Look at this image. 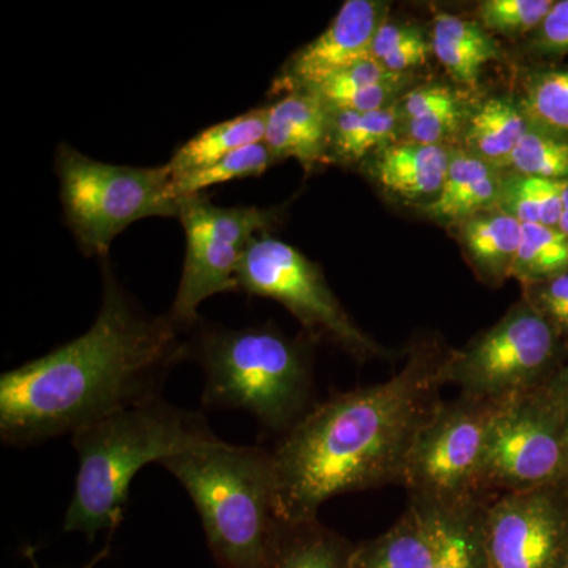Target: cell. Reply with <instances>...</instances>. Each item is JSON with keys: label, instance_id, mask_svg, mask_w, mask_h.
<instances>
[{"label": "cell", "instance_id": "7c38bea8", "mask_svg": "<svg viewBox=\"0 0 568 568\" xmlns=\"http://www.w3.org/2000/svg\"><path fill=\"white\" fill-rule=\"evenodd\" d=\"M485 568H560L568 556V487L489 496L481 507Z\"/></svg>", "mask_w": 568, "mask_h": 568}, {"label": "cell", "instance_id": "7402d4cb", "mask_svg": "<svg viewBox=\"0 0 568 568\" xmlns=\"http://www.w3.org/2000/svg\"><path fill=\"white\" fill-rule=\"evenodd\" d=\"M354 548L317 518L282 521L272 568H353Z\"/></svg>", "mask_w": 568, "mask_h": 568}, {"label": "cell", "instance_id": "d6986e66", "mask_svg": "<svg viewBox=\"0 0 568 568\" xmlns=\"http://www.w3.org/2000/svg\"><path fill=\"white\" fill-rule=\"evenodd\" d=\"M433 54L459 84L476 85L481 69L499 61L500 50L480 22L450 13L436 14L432 31Z\"/></svg>", "mask_w": 568, "mask_h": 568}, {"label": "cell", "instance_id": "277c9868", "mask_svg": "<svg viewBox=\"0 0 568 568\" xmlns=\"http://www.w3.org/2000/svg\"><path fill=\"white\" fill-rule=\"evenodd\" d=\"M192 497L222 568H272L280 523L271 450L215 439L163 459Z\"/></svg>", "mask_w": 568, "mask_h": 568}, {"label": "cell", "instance_id": "ba28073f", "mask_svg": "<svg viewBox=\"0 0 568 568\" xmlns=\"http://www.w3.org/2000/svg\"><path fill=\"white\" fill-rule=\"evenodd\" d=\"M500 399L467 394L440 399L407 457L402 485L409 503L446 511L484 499L481 466Z\"/></svg>", "mask_w": 568, "mask_h": 568}, {"label": "cell", "instance_id": "484cf974", "mask_svg": "<svg viewBox=\"0 0 568 568\" xmlns=\"http://www.w3.org/2000/svg\"><path fill=\"white\" fill-rule=\"evenodd\" d=\"M568 272V235L559 227L523 224L511 278L528 286Z\"/></svg>", "mask_w": 568, "mask_h": 568}, {"label": "cell", "instance_id": "8992f818", "mask_svg": "<svg viewBox=\"0 0 568 568\" xmlns=\"http://www.w3.org/2000/svg\"><path fill=\"white\" fill-rule=\"evenodd\" d=\"M55 173L67 224L82 252L106 256L112 241L130 224L148 216H179L173 175L160 168L119 166L97 162L71 145L55 152Z\"/></svg>", "mask_w": 568, "mask_h": 568}, {"label": "cell", "instance_id": "3957f363", "mask_svg": "<svg viewBox=\"0 0 568 568\" xmlns=\"http://www.w3.org/2000/svg\"><path fill=\"white\" fill-rule=\"evenodd\" d=\"M215 439L203 414L171 405L163 396L82 426L71 435L80 466L63 529L89 540L102 530L114 532L142 467Z\"/></svg>", "mask_w": 568, "mask_h": 568}, {"label": "cell", "instance_id": "8fae6325", "mask_svg": "<svg viewBox=\"0 0 568 568\" xmlns=\"http://www.w3.org/2000/svg\"><path fill=\"white\" fill-rule=\"evenodd\" d=\"M179 219L186 253L170 316L183 331L197 324V308L205 298L239 291V267L246 248L253 239L271 234L280 222V211L220 207L201 193L181 200Z\"/></svg>", "mask_w": 568, "mask_h": 568}, {"label": "cell", "instance_id": "5bb4252c", "mask_svg": "<svg viewBox=\"0 0 568 568\" xmlns=\"http://www.w3.org/2000/svg\"><path fill=\"white\" fill-rule=\"evenodd\" d=\"M332 111L310 92L287 93L267 108L264 142L275 160L294 159L306 171L327 159Z\"/></svg>", "mask_w": 568, "mask_h": 568}, {"label": "cell", "instance_id": "603a6c76", "mask_svg": "<svg viewBox=\"0 0 568 568\" xmlns=\"http://www.w3.org/2000/svg\"><path fill=\"white\" fill-rule=\"evenodd\" d=\"M403 140L443 144L466 125L467 115L457 93L447 85H424L398 102Z\"/></svg>", "mask_w": 568, "mask_h": 568}, {"label": "cell", "instance_id": "83f0119b", "mask_svg": "<svg viewBox=\"0 0 568 568\" xmlns=\"http://www.w3.org/2000/svg\"><path fill=\"white\" fill-rule=\"evenodd\" d=\"M274 162V155L268 151L265 142L246 145V148L223 156L211 166L173 179L174 196L181 203L183 197L201 194L205 189L220 185V183L235 181V179L260 178Z\"/></svg>", "mask_w": 568, "mask_h": 568}, {"label": "cell", "instance_id": "4dcf8cb0", "mask_svg": "<svg viewBox=\"0 0 568 568\" xmlns=\"http://www.w3.org/2000/svg\"><path fill=\"white\" fill-rule=\"evenodd\" d=\"M556 0H484L478 3V22L488 32L504 37L532 36Z\"/></svg>", "mask_w": 568, "mask_h": 568}, {"label": "cell", "instance_id": "1f68e13d", "mask_svg": "<svg viewBox=\"0 0 568 568\" xmlns=\"http://www.w3.org/2000/svg\"><path fill=\"white\" fill-rule=\"evenodd\" d=\"M523 298L547 320L568 349V272L523 286Z\"/></svg>", "mask_w": 568, "mask_h": 568}, {"label": "cell", "instance_id": "7a4b0ae2", "mask_svg": "<svg viewBox=\"0 0 568 568\" xmlns=\"http://www.w3.org/2000/svg\"><path fill=\"white\" fill-rule=\"evenodd\" d=\"M448 351L418 343L392 379L331 396L278 440L271 454L282 521L317 518L335 496L403 484L410 447L443 399Z\"/></svg>", "mask_w": 568, "mask_h": 568}, {"label": "cell", "instance_id": "cb8c5ba5", "mask_svg": "<svg viewBox=\"0 0 568 568\" xmlns=\"http://www.w3.org/2000/svg\"><path fill=\"white\" fill-rule=\"evenodd\" d=\"M398 102L372 112L332 111L331 141L325 162H361L377 149L395 142L396 133L402 130Z\"/></svg>", "mask_w": 568, "mask_h": 568}, {"label": "cell", "instance_id": "4316f807", "mask_svg": "<svg viewBox=\"0 0 568 568\" xmlns=\"http://www.w3.org/2000/svg\"><path fill=\"white\" fill-rule=\"evenodd\" d=\"M506 168L515 174L568 182V138L530 123Z\"/></svg>", "mask_w": 568, "mask_h": 568}, {"label": "cell", "instance_id": "e575fe53", "mask_svg": "<svg viewBox=\"0 0 568 568\" xmlns=\"http://www.w3.org/2000/svg\"><path fill=\"white\" fill-rule=\"evenodd\" d=\"M108 556H110V548H104L102 549V552H99V555L95 556V558H93L91 560V562L88 564V566H85L84 568H93L97 566V564L100 562V560H103L104 558H108Z\"/></svg>", "mask_w": 568, "mask_h": 568}, {"label": "cell", "instance_id": "9a60e30c", "mask_svg": "<svg viewBox=\"0 0 568 568\" xmlns=\"http://www.w3.org/2000/svg\"><path fill=\"white\" fill-rule=\"evenodd\" d=\"M450 156L443 144L396 140L372 153L368 173L384 192L432 203L443 190Z\"/></svg>", "mask_w": 568, "mask_h": 568}, {"label": "cell", "instance_id": "f546056e", "mask_svg": "<svg viewBox=\"0 0 568 568\" xmlns=\"http://www.w3.org/2000/svg\"><path fill=\"white\" fill-rule=\"evenodd\" d=\"M432 54V39L416 26L384 21L373 41L372 58L396 74L424 65Z\"/></svg>", "mask_w": 568, "mask_h": 568}, {"label": "cell", "instance_id": "ffe728a7", "mask_svg": "<svg viewBox=\"0 0 568 568\" xmlns=\"http://www.w3.org/2000/svg\"><path fill=\"white\" fill-rule=\"evenodd\" d=\"M267 108L245 112L234 119L209 126L186 141L166 163L173 179L203 170L231 152L264 142Z\"/></svg>", "mask_w": 568, "mask_h": 568}, {"label": "cell", "instance_id": "ac0fdd59", "mask_svg": "<svg viewBox=\"0 0 568 568\" xmlns=\"http://www.w3.org/2000/svg\"><path fill=\"white\" fill-rule=\"evenodd\" d=\"M463 252L481 282L500 286L511 278L523 224L499 209L477 213L455 224Z\"/></svg>", "mask_w": 568, "mask_h": 568}, {"label": "cell", "instance_id": "44dd1931", "mask_svg": "<svg viewBox=\"0 0 568 568\" xmlns=\"http://www.w3.org/2000/svg\"><path fill=\"white\" fill-rule=\"evenodd\" d=\"M530 122L521 103L495 97L467 115L465 125L466 151L478 159L506 168L518 142L528 132Z\"/></svg>", "mask_w": 568, "mask_h": 568}, {"label": "cell", "instance_id": "d6a6232c", "mask_svg": "<svg viewBox=\"0 0 568 568\" xmlns=\"http://www.w3.org/2000/svg\"><path fill=\"white\" fill-rule=\"evenodd\" d=\"M530 43L538 54L551 58L568 54V0L555 2L540 28L532 33Z\"/></svg>", "mask_w": 568, "mask_h": 568}, {"label": "cell", "instance_id": "30bf717a", "mask_svg": "<svg viewBox=\"0 0 568 568\" xmlns=\"http://www.w3.org/2000/svg\"><path fill=\"white\" fill-rule=\"evenodd\" d=\"M237 282L244 293L286 306L312 338H327L354 361L364 364L386 355L339 304L320 265L271 234L253 239L242 257Z\"/></svg>", "mask_w": 568, "mask_h": 568}, {"label": "cell", "instance_id": "5b68a950", "mask_svg": "<svg viewBox=\"0 0 568 568\" xmlns=\"http://www.w3.org/2000/svg\"><path fill=\"white\" fill-rule=\"evenodd\" d=\"M190 357L204 369V407L245 410L280 439L315 406L310 346L274 325L203 327Z\"/></svg>", "mask_w": 568, "mask_h": 568}, {"label": "cell", "instance_id": "d4e9b609", "mask_svg": "<svg viewBox=\"0 0 568 568\" xmlns=\"http://www.w3.org/2000/svg\"><path fill=\"white\" fill-rule=\"evenodd\" d=\"M566 182L545 181L515 173L504 174L497 209L521 224L558 227Z\"/></svg>", "mask_w": 568, "mask_h": 568}, {"label": "cell", "instance_id": "6da1fadb", "mask_svg": "<svg viewBox=\"0 0 568 568\" xmlns=\"http://www.w3.org/2000/svg\"><path fill=\"white\" fill-rule=\"evenodd\" d=\"M103 304L84 335L0 376V437L39 446L162 396L190 342L166 316H152L125 293L104 260Z\"/></svg>", "mask_w": 568, "mask_h": 568}, {"label": "cell", "instance_id": "4fadbf2b", "mask_svg": "<svg viewBox=\"0 0 568 568\" xmlns=\"http://www.w3.org/2000/svg\"><path fill=\"white\" fill-rule=\"evenodd\" d=\"M387 6L376 0H346L320 37L301 48L283 67L274 92H304L339 71L372 58L373 41Z\"/></svg>", "mask_w": 568, "mask_h": 568}, {"label": "cell", "instance_id": "836d02e7", "mask_svg": "<svg viewBox=\"0 0 568 568\" xmlns=\"http://www.w3.org/2000/svg\"><path fill=\"white\" fill-rule=\"evenodd\" d=\"M562 204L564 211L562 215H560L558 227L564 234L568 235V182L564 185Z\"/></svg>", "mask_w": 568, "mask_h": 568}, {"label": "cell", "instance_id": "e0dca14e", "mask_svg": "<svg viewBox=\"0 0 568 568\" xmlns=\"http://www.w3.org/2000/svg\"><path fill=\"white\" fill-rule=\"evenodd\" d=\"M504 174L495 164L467 151H452L443 190L425 212L437 222L457 224L499 203Z\"/></svg>", "mask_w": 568, "mask_h": 568}, {"label": "cell", "instance_id": "f1b7e54d", "mask_svg": "<svg viewBox=\"0 0 568 568\" xmlns=\"http://www.w3.org/2000/svg\"><path fill=\"white\" fill-rule=\"evenodd\" d=\"M521 106L530 122L568 138V65L529 74Z\"/></svg>", "mask_w": 568, "mask_h": 568}, {"label": "cell", "instance_id": "9c48e42d", "mask_svg": "<svg viewBox=\"0 0 568 568\" xmlns=\"http://www.w3.org/2000/svg\"><path fill=\"white\" fill-rule=\"evenodd\" d=\"M567 365L560 336L521 298L463 349L448 351L443 379L462 394L504 398L548 383Z\"/></svg>", "mask_w": 568, "mask_h": 568}, {"label": "cell", "instance_id": "52a82bcc", "mask_svg": "<svg viewBox=\"0 0 568 568\" xmlns=\"http://www.w3.org/2000/svg\"><path fill=\"white\" fill-rule=\"evenodd\" d=\"M567 366L548 383L500 399L481 466V496L566 485Z\"/></svg>", "mask_w": 568, "mask_h": 568}, {"label": "cell", "instance_id": "d590c367", "mask_svg": "<svg viewBox=\"0 0 568 568\" xmlns=\"http://www.w3.org/2000/svg\"><path fill=\"white\" fill-rule=\"evenodd\" d=\"M567 372H568V366H567ZM566 422H567V469H566V485L568 487V390H567Z\"/></svg>", "mask_w": 568, "mask_h": 568}, {"label": "cell", "instance_id": "2e32d148", "mask_svg": "<svg viewBox=\"0 0 568 568\" xmlns=\"http://www.w3.org/2000/svg\"><path fill=\"white\" fill-rule=\"evenodd\" d=\"M439 541V514L409 503L390 529L355 545L353 568H433Z\"/></svg>", "mask_w": 568, "mask_h": 568}, {"label": "cell", "instance_id": "8d00e7d4", "mask_svg": "<svg viewBox=\"0 0 568 568\" xmlns=\"http://www.w3.org/2000/svg\"><path fill=\"white\" fill-rule=\"evenodd\" d=\"M560 568H568V556H567L566 562H564L562 567H560Z\"/></svg>", "mask_w": 568, "mask_h": 568}]
</instances>
